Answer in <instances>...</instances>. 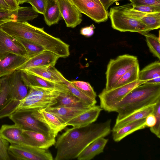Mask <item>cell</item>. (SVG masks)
Masks as SVG:
<instances>
[{"instance_id": "44", "label": "cell", "mask_w": 160, "mask_h": 160, "mask_svg": "<svg viewBox=\"0 0 160 160\" xmlns=\"http://www.w3.org/2000/svg\"><path fill=\"white\" fill-rule=\"evenodd\" d=\"M105 9L107 11L109 7L114 2L113 0H99Z\"/></svg>"}, {"instance_id": "25", "label": "cell", "mask_w": 160, "mask_h": 160, "mask_svg": "<svg viewBox=\"0 0 160 160\" xmlns=\"http://www.w3.org/2000/svg\"><path fill=\"white\" fill-rule=\"evenodd\" d=\"M55 107L88 108L92 107L71 94L69 91L61 92L57 98Z\"/></svg>"}, {"instance_id": "20", "label": "cell", "mask_w": 160, "mask_h": 160, "mask_svg": "<svg viewBox=\"0 0 160 160\" xmlns=\"http://www.w3.org/2000/svg\"><path fill=\"white\" fill-rule=\"evenodd\" d=\"M24 71L57 83H62L65 78L54 66L35 67Z\"/></svg>"}, {"instance_id": "19", "label": "cell", "mask_w": 160, "mask_h": 160, "mask_svg": "<svg viewBox=\"0 0 160 160\" xmlns=\"http://www.w3.org/2000/svg\"><path fill=\"white\" fill-rule=\"evenodd\" d=\"M91 107L80 108L51 107L45 109L57 117L62 122L67 124L68 122L86 111Z\"/></svg>"}, {"instance_id": "12", "label": "cell", "mask_w": 160, "mask_h": 160, "mask_svg": "<svg viewBox=\"0 0 160 160\" xmlns=\"http://www.w3.org/2000/svg\"><path fill=\"white\" fill-rule=\"evenodd\" d=\"M31 114L46 127L55 138L68 126L67 124L62 122L57 117L45 109L32 111Z\"/></svg>"}, {"instance_id": "3", "label": "cell", "mask_w": 160, "mask_h": 160, "mask_svg": "<svg viewBox=\"0 0 160 160\" xmlns=\"http://www.w3.org/2000/svg\"><path fill=\"white\" fill-rule=\"evenodd\" d=\"M63 84V87L54 88L29 87L27 95L20 102L17 110L32 112L53 106L57 103V98L60 93L68 91Z\"/></svg>"}, {"instance_id": "36", "label": "cell", "mask_w": 160, "mask_h": 160, "mask_svg": "<svg viewBox=\"0 0 160 160\" xmlns=\"http://www.w3.org/2000/svg\"><path fill=\"white\" fill-rule=\"evenodd\" d=\"M153 114L156 119L155 124L150 128L151 132L158 138H160V101L156 103L154 106Z\"/></svg>"}, {"instance_id": "48", "label": "cell", "mask_w": 160, "mask_h": 160, "mask_svg": "<svg viewBox=\"0 0 160 160\" xmlns=\"http://www.w3.org/2000/svg\"><path fill=\"white\" fill-rule=\"evenodd\" d=\"M120 0H113V1H114V2H116V1H120Z\"/></svg>"}, {"instance_id": "16", "label": "cell", "mask_w": 160, "mask_h": 160, "mask_svg": "<svg viewBox=\"0 0 160 160\" xmlns=\"http://www.w3.org/2000/svg\"><path fill=\"white\" fill-rule=\"evenodd\" d=\"M7 52L28 57L22 44L16 38L0 28V54Z\"/></svg>"}, {"instance_id": "34", "label": "cell", "mask_w": 160, "mask_h": 160, "mask_svg": "<svg viewBox=\"0 0 160 160\" xmlns=\"http://www.w3.org/2000/svg\"><path fill=\"white\" fill-rule=\"evenodd\" d=\"M16 39L23 46L26 51L27 57L29 58L45 50L42 47L33 42L24 40Z\"/></svg>"}, {"instance_id": "11", "label": "cell", "mask_w": 160, "mask_h": 160, "mask_svg": "<svg viewBox=\"0 0 160 160\" xmlns=\"http://www.w3.org/2000/svg\"><path fill=\"white\" fill-rule=\"evenodd\" d=\"M0 135L11 144H26L35 147L23 132V129L16 124L2 125L0 129Z\"/></svg>"}, {"instance_id": "40", "label": "cell", "mask_w": 160, "mask_h": 160, "mask_svg": "<svg viewBox=\"0 0 160 160\" xmlns=\"http://www.w3.org/2000/svg\"><path fill=\"white\" fill-rule=\"evenodd\" d=\"M131 3L133 5H160V0H132Z\"/></svg>"}, {"instance_id": "14", "label": "cell", "mask_w": 160, "mask_h": 160, "mask_svg": "<svg viewBox=\"0 0 160 160\" xmlns=\"http://www.w3.org/2000/svg\"><path fill=\"white\" fill-rule=\"evenodd\" d=\"M59 57L52 52L45 50L28 59L17 70H26L32 68L55 66Z\"/></svg>"}, {"instance_id": "6", "label": "cell", "mask_w": 160, "mask_h": 160, "mask_svg": "<svg viewBox=\"0 0 160 160\" xmlns=\"http://www.w3.org/2000/svg\"><path fill=\"white\" fill-rule=\"evenodd\" d=\"M148 81L138 80L128 84L109 90L104 88L98 95L100 106L108 111L112 106L121 101L133 88Z\"/></svg>"}, {"instance_id": "7", "label": "cell", "mask_w": 160, "mask_h": 160, "mask_svg": "<svg viewBox=\"0 0 160 160\" xmlns=\"http://www.w3.org/2000/svg\"><path fill=\"white\" fill-rule=\"evenodd\" d=\"M8 153L13 158L19 160H53L48 149L26 144H11Z\"/></svg>"}, {"instance_id": "35", "label": "cell", "mask_w": 160, "mask_h": 160, "mask_svg": "<svg viewBox=\"0 0 160 160\" xmlns=\"http://www.w3.org/2000/svg\"><path fill=\"white\" fill-rule=\"evenodd\" d=\"M70 82L80 91L90 98L96 99V92L88 82L80 81H72Z\"/></svg>"}, {"instance_id": "28", "label": "cell", "mask_w": 160, "mask_h": 160, "mask_svg": "<svg viewBox=\"0 0 160 160\" xmlns=\"http://www.w3.org/2000/svg\"><path fill=\"white\" fill-rule=\"evenodd\" d=\"M43 15L46 24L49 26L58 22L62 16L57 0H48Z\"/></svg>"}, {"instance_id": "39", "label": "cell", "mask_w": 160, "mask_h": 160, "mask_svg": "<svg viewBox=\"0 0 160 160\" xmlns=\"http://www.w3.org/2000/svg\"><path fill=\"white\" fill-rule=\"evenodd\" d=\"M9 142L0 136V160L10 159L8 153Z\"/></svg>"}, {"instance_id": "9", "label": "cell", "mask_w": 160, "mask_h": 160, "mask_svg": "<svg viewBox=\"0 0 160 160\" xmlns=\"http://www.w3.org/2000/svg\"><path fill=\"white\" fill-rule=\"evenodd\" d=\"M78 10L97 23L106 21L108 11L94 0H70Z\"/></svg>"}, {"instance_id": "17", "label": "cell", "mask_w": 160, "mask_h": 160, "mask_svg": "<svg viewBox=\"0 0 160 160\" xmlns=\"http://www.w3.org/2000/svg\"><path fill=\"white\" fill-rule=\"evenodd\" d=\"M102 110L100 106L95 105L85 112L74 118L67 124L74 128L87 126L95 122Z\"/></svg>"}, {"instance_id": "41", "label": "cell", "mask_w": 160, "mask_h": 160, "mask_svg": "<svg viewBox=\"0 0 160 160\" xmlns=\"http://www.w3.org/2000/svg\"><path fill=\"white\" fill-rule=\"evenodd\" d=\"M95 27L93 24L88 26L84 27L81 28L80 34L85 37H89L92 36L94 33V30Z\"/></svg>"}, {"instance_id": "21", "label": "cell", "mask_w": 160, "mask_h": 160, "mask_svg": "<svg viewBox=\"0 0 160 160\" xmlns=\"http://www.w3.org/2000/svg\"><path fill=\"white\" fill-rule=\"evenodd\" d=\"M108 139L101 137L94 141L80 154L77 158L78 160H90L103 152L108 142Z\"/></svg>"}, {"instance_id": "47", "label": "cell", "mask_w": 160, "mask_h": 160, "mask_svg": "<svg viewBox=\"0 0 160 160\" xmlns=\"http://www.w3.org/2000/svg\"><path fill=\"white\" fill-rule=\"evenodd\" d=\"M94 0L96 2H98V3L99 4L102 5L101 3L100 2V1L99 0Z\"/></svg>"}, {"instance_id": "13", "label": "cell", "mask_w": 160, "mask_h": 160, "mask_svg": "<svg viewBox=\"0 0 160 160\" xmlns=\"http://www.w3.org/2000/svg\"><path fill=\"white\" fill-rule=\"evenodd\" d=\"M62 18L67 27L74 28L82 22V13L70 0H57Z\"/></svg>"}, {"instance_id": "5", "label": "cell", "mask_w": 160, "mask_h": 160, "mask_svg": "<svg viewBox=\"0 0 160 160\" xmlns=\"http://www.w3.org/2000/svg\"><path fill=\"white\" fill-rule=\"evenodd\" d=\"M108 15L112 27L117 30L121 32H137L142 35L149 32L141 21L125 13L116 7L111 8Z\"/></svg>"}, {"instance_id": "27", "label": "cell", "mask_w": 160, "mask_h": 160, "mask_svg": "<svg viewBox=\"0 0 160 160\" xmlns=\"http://www.w3.org/2000/svg\"><path fill=\"white\" fill-rule=\"evenodd\" d=\"M155 104L139 110L122 119L116 121L111 132L118 130L129 123L145 118L150 114L153 113Z\"/></svg>"}, {"instance_id": "29", "label": "cell", "mask_w": 160, "mask_h": 160, "mask_svg": "<svg viewBox=\"0 0 160 160\" xmlns=\"http://www.w3.org/2000/svg\"><path fill=\"white\" fill-rule=\"evenodd\" d=\"M13 73L0 78V109L10 99V92Z\"/></svg>"}, {"instance_id": "8", "label": "cell", "mask_w": 160, "mask_h": 160, "mask_svg": "<svg viewBox=\"0 0 160 160\" xmlns=\"http://www.w3.org/2000/svg\"><path fill=\"white\" fill-rule=\"evenodd\" d=\"M31 112L17 110L10 115L9 118L14 124L20 126L23 129L39 132L55 138L46 127L32 116Z\"/></svg>"}, {"instance_id": "18", "label": "cell", "mask_w": 160, "mask_h": 160, "mask_svg": "<svg viewBox=\"0 0 160 160\" xmlns=\"http://www.w3.org/2000/svg\"><path fill=\"white\" fill-rule=\"evenodd\" d=\"M29 89L22 79L20 70H16L12 74L10 99L20 102L27 95Z\"/></svg>"}, {"instance_id": "45", "label": "cell", "mask_w": 160, "mask_h": 160, "mask_svg": "<svg viewBox=\"0 0 160 160\" xmlns=\"http://www.w3.org/2000/svg\"><path fill=\"white\" fill-rule=\"evenodd\" d=\"M1 10L12 9L4 0H0V10Z\"/></svg>"}, {"instance_id": "2", "label": "cell", "mask_w": 160, "mask_h": 160, "mask_svg": "<svg viewBox=\"0 0 160 160\" xmlns=\"http://www.w3.org/2000/svg\"><path fill=\"white\" fill-rule=\"evenodd\" d=\"M160 101V83L146 82L132 90L121 101L107 112L118 113L116 121Z\"/></svg>"}, {"instance_id": "30", "label": "cell", "mask_w": 160, "mask_h": 160, "mask_svg": "<svg viewBox=\"0 0 160 160\" xmlns=\"http://www.w3.org/2000/svg\"><path fill=\"white\" fill-rule=\"evenodd\" d=\"M139 71V66L138 63L120 78L113 88L128 84L138 80Z\"/></svg>"}, {"instance_id": "46", "label": "cell", "mask_w": 160, "mask_h": 160, "mask_svg": "<svg viewBox=\"0 0 160 160\" xmlns=\"http://www.w3.org/2000/svg\"><path fill=\"white\" fill-rule=\"evenodd\" d=\"M28 0H16L18 4L19 5L24 3L27 2Z\"/></svg>"}, {"instance_id": "23", "label": "cell", "mask_w": 160, "mask_h": 160, "mask_svg": "<svg viewBox=\"0 0 160 160\" xmlns=\"http://www.w3.org/2000/svg\"><path fill=\"white\" fill-rule=\"evenodd\" d=\"M138 80H148L147 82L160 83V62L156 61L140 70Z\"/></svg>"}, {"instance_id": "38", "label": "cell", "mask_w": 160, "mask_h": 160, "mask_svg": "<svg viewBox=\"0 0 160 160\" xmlns=\"http://www.w3.org/2000/svg\"><path fill=\"white\" fill-rule=\"evenodd\" d=\"M48 0H28L27 2L30 3L37 12L43 15L47 7Z\"/></svg>"}, {"instance_id": "42", "label": "cell", "mask_w": 160, "mask_h": 160, "mask_svg": "<svg viewBox=\"0 0 160 160\" xmlns=\"http://www.w3.org/2000/svg\"><path fill=\"white\" fill-rule=\"evenodd\" d=\"M156 122V118L153 113L149 115L146 118L145 122L147 128H150L153 127Z\"/></svg>"}, {"instance_id": "49", "label": "cell", "mask_w": 160, "mask_h": 160, "mask_svg": "<svg viewBox=\"0 0 160 160\" xmlns=\"http://www.w3.org/2000/svg\"><path fill=\"white\" fill-rule=\"evenodd\" d=\"M129 1H131L132 0H128Z\"/></svg>"}, {"instance_id": "4", "label": "cell", "mask_w": 160, "mask_h": 160, "mask_svg": "<svg viewBox=\"0 0 160 160\" xmlns=\"http://www.w3.org/2000/svg\"><path fill=\"white\" fill-rule=\"evenodd\" d=\"M138 63L137 57L128 54L120 55L109 61L106 72V90L113 88L118 80Z\"/></svg>"}, {"instance_id": "26", "label": "cell", "mask_w": 160, "mask_h": 160, "mask_svg": "<svg viewBox=\"0 0 160 160\" xmlns=\"http://www.w3.org/2000/svg\"><path fill=\"white\" fill-rule=\"evenodd\" d=\"M145 118L131 122L118 130L112 131V137L114 141L119 142L133 132L146 128L145 123Z\"/></svg>"}, {"instance_id": "15", "label": "cell", "mask_w": 160, "mask_h": 160, "mask_svg": "<svg viewBox=\"0 0 160 160\" xmlns=\"http://www.w3.org/2000/svg\"><path fill=\"white\" fill-rule=\"evenodd\" d=\"M29 58L10 52L0 54V78L13 73Z\"/></svg>"}, {"instance_id": "22", "label": "cell", "mask_w": 160, "mask_h": 160, "mask_svg": "<svg viewBox=\"0 0 160 160\" xmlns=\"http://www.w3.org/2000/svg\"><path fill=\"white\" fill-rule=\"evenodd\" d=\"M20 71L22 79L28 88L31 87H38L54 88L64 86L63 83H55L46 80L24 71L20 70Z\"/></svg>"}, {"instance_id": "37", "label": "cell", "mask_w": 160, "mask_h": 160, "mask_svg": "<svg viewBox=\"0 0 160 160\" xmlns=\"http://www.w3.org/2000/svg\"><path fill=\"white\" fill-rule=\"evenodd\" d=\"M130 4L132 8L140 12L148 13L160 12L159 5L135 6Z\"/></svg>"}, {"instance_id": "50", "label": "cell", "mask_w": 160, "mask_h": 160, "mask_svg": "<svg viewBox=\"0 0 160 160\" xmlns=\"http://www.w3.org/2000/svg\"></svg>"}, {"instance_id": "43", "label": "cell", "mask_w": 160, "mask_h": 160, "mask_svg": "<svg viewBox=\"0 0 160 160\" xmlns=\"http://www.w3.org/2000/svg\"><path fill=\"white\" fill-rule=\"evenodd\" d=\"M12 10H16L20 6L18 4L16 0H4Z\"/></svg>"}, {"instance_id": "33", "label": "cell", "mask_w": 160, "mask_h": 160, "mask_svg": "<svg viewBox=\"0 0 160 160\" xmlns=\"http://www.w3.org/2000/svg\"><path fill=\"white\" fill-rule=\"evenodd\" d=\"M21 21V13L19 8L14 10H0V25L10 21Z\"/></svg>"}, {"instance_id": "1", "label": "cell", "mask_w": 160, "mask_h": 160, "mask_svg": "<svg viewBox=\"0 0 160 160\" xmlns=\"http://www.w3.org/2000/svg\"><path fill=\"white\" fill-rule=\"evenodd\" d=\"M111 120L92 123L80 128H68L57 138L55 160L77 158L81 152L98 138L105 137L111 132Z\"/></svg>"}, {"instance_id": "10", "label": "cell", "mask_w": 160, "mask_h": 160, "mask_svg": "<svg viewBox=\"0 0 160 160\" xmlns=\"http://www.w3.org/2000/svg\"><path fill=\"white\" fill-rule=\"evenodd\" d=\"M116 7L125 13L141 21L149 31L160 28V12L148 13L140 12L132 8L130 4Z\"/></svg>"}, {"instance_id": "31", "label": "cell", "mask_w": 160, "mask_h": 160, "mask_svg": "<svg viewBox=\"0 0 160 160\" xmlns=\"http://www.w3.org/2000/svg\"><path fill=\"white\" fill-rule=\"evenodd\" d=\"M142 35L146 38L147 45L150 52L153 55L160 59V32H159V36L157 37L154 34L149 33L148 32L144 33Z\"/></svg>"}, {"instance_id": "24", "label": "cell", "mask_w": 160, "mask_h": 160, "mask_svg": "<svg viewBox=\"0 0 160 160\" xmlns=\"http://www.w3.org/2000/svg\"><path fill=\"white\" fill-rule=\"evenodd\" d=\"M23 132L33 142L35 146L38 148L48 149L55 143V138L43 133L23 129Z\"/></svg>"}, {"instance_id": "32", "label": "cell", "mask_w": 160, "mask_h": 160, "mask_svg": "<svg viewBox=\"0 0 160 160\" xmlns=\"http://www.w3.org/2000/svg\"><path fill=\"white\" fill-rule=\"evenodd\" d=\"M63 83L68 89L69 92L74 96L80 99L91 107L96 105L97 103L96 99H92L80 91L70 82L65 78Z\"/></svg>"}]
</instances>
